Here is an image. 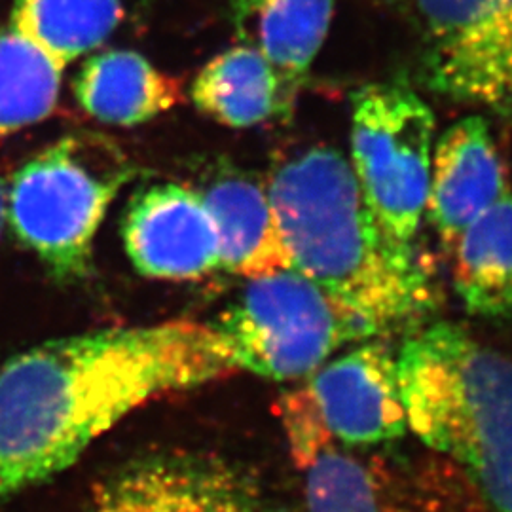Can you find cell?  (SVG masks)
I'll return each instance as SVG.
<instances>
[{
    "mask_svg": "<svg viewBox=\"0 0 512 512\" xmlns=\"http://www.w3.org/2000/svg\"><path fill=\"white\" fill-rule=\"evenodd\" d=\"M192 101L205 116L228 128L285 120L274 69L264 55L241 42L203 67L192 84Z\"/></svg>",
    "mask_w": 512,
    "mask_h": 512,
    "instance_id": "16",
    "label": "cell"
},
{
    "mask_svg": "<svg viewBox=\"0 0 512 512\" xmlns=\"http://www.w3.org/2000/svg\"><path fill=\"white\" fill-rule=\"evenodd\" d=\"M511 188L490 126L467 116L446 129L433 147L425 217L444 249Z\"/></svg>",
    "mask_w": 512,
    "mask_h": 512,
    "instance_id": "11",
    "label": "cell"
},
{
    "mask_svg": "<svg viewBox=\"0 0 512 512\" xmlns=\"http://www.w3.org/2000/svg\"><path fill=\"white\" fill-rule=\"evenodd\" d=\"M238 372L213 325L95 330L0 366V501L38 486L139 406Z\"/></svg>",
    "mask_w": 512,
    "mask_h": 512,
    "instance_id": "1",
    "label": "cell"
},
{
    "mask_svg": "<svg viewBox=\"0 0 512 512\" xmlns=\"http://www.w3.org/2000/svg\"><path fill=\"white\" fill-rule=\"evenodd\" d=\"M336 0H234L239 42L255 48L274 69L285 120L293 116L311 65L329 35Z\"/></svg>",
    "mask_w": 512,
    "mask_h": 512,
    "instance_id": "13",
    "label": "cell"
},
{
    "mask_svg": "<svg viewBox=\"0 0 512 512\" xmlns=\"http://www.w3.org/2000/svg\"><path fill=\"white\" fill-rule=\"evenodd\" d=\"M349 165L368 211L393 238L414 243L425 217L435 114L406 82L351 95Z\"/></svg>",
    "mask_w": 512,
    "mask_h": 512,
    "instance_id": "6",
    "label": "cell"
},
{
    "mask_svg": "<svg viewBox=\"0 0 512 512\" xmlns=\"http://www.w3.org/2000/svg\"><path fill=\"white\" fill-rule=\"evenodd\" d=\"M61 74L55 61L14 29H0V137L52 114Z\"/></svg>",
    "mask_w": 512,
    "mask_h": 512,
    "instance_id": "18",
    "label": "cell"
},
{
    "mask_svg": "<svg viewBox=\"0 0 512 512\" xmlns=\"http://www.w3.org/2000/svg\"><path fill=\"white\" fill-rule=\"evenodd\" d=\"M213 327L238 370L270 380L308 378L334 351L376 336L294 268L249 279Z\"/></svg>",
    "mask_w": 512,
    "mask_h": 512,
    "instance_id": "5",
    "label": "cell"
},
{
    "mask_svg": "<svg viewBox=\"0 0 512 512\" xmlns=\"http://www.w3.org/2000/svg\"><path fill=\"white\" fill-rule=\"evenodd\" d=\"M437 92L512 120V0H414Z\"/></svg>",
    "mask_w": 512,
    "mask_h": 512,
    "instance_id": "7",
    "label": "cell"
},
{
    "mask_svg": "<svg viewBox=\"0 0 512 512\" xmlns=\"http://www.w3.org/2000/svg\"><path fill=\"white\" fill-rule=\"evenodd\" d=\"M219 241L220 268L255 279L291 268L266 184L220 167L200 190Z\"/></svg>",
    "mask_w": 512,
    "mask_h": 512,
    "instance_id": "12",
    "label": "cell"
},
{
    "mask_svg": "<svg viewBox=\"0 0 512 512\" xmlns=\"http://www.w3.org/2000/svg\"><path fill=\"white\" fill-rule=\"evenodd\" d=\"M279 416L289 439L291 454L300 471L310 467L327 448L334 446V439L306 385L281 395Z\"/></svg>",
    "mask_w": 512,
    "mask_h": 512,
    "instance_id": "20",
    "label": "cell"
},
{
    "mask_svg": "<svg viewBox=\"0 0 512 512\" xmlns=\"http://www.w3.org/2000/svg\"><path fill=\"white\" fill-rule=\"evenodd\" d=\"M452 283L463 308L482 319L512 315V188L456 239Z\"/></svg>",
    "mask_w": 512,
    "mask_h": 512,
    "instance_id": "15",
    "label": "cell"
},
{
    "mask_svg": "<svg viewBox=\"0 0 512 512\" xmlns=\"http://www.w3.org/2000/svg\"><path fill=\"white\" fill-rule=\"evenodd\" d=\"M74 95L95 120L131 128L173 109L183 99V88L147 57L109 50L82 65L74 78Z\"/></svg>",
    "mask_w": 512,
    "mask_h": 512,
    "instance_id": "14",
    "label": "cell"
},
{
    "mask_svg": "<svg viewBox=\"0 0 512 512\" xmlns=\"http://www.w3.org/2000/svg\"><path fill=\"white\" fill-rule=\"evenodd\" d=\"M8 219V184L0 177V236Z\"/></svg>",
    "mask_w": 512,
    "mask_h": 512,
    "instance_id": "21",
    "label": "cell"
},
{
    "mask_svg": "<svg viewBox=\"0 0 512 512\" xmlns=\"http://www.w3.org/2000/svg\"><path fill=\"white\" fill-rule=\"evenodd\" d=\"M122 238L139 274L164 281H194L220 268L213 219L198 190L177 183L150 184L129 202Z\"/></svg>",
    "mask_w": 512,
    "mask_h": 512,
    "instance_id": "10",
    "label": "cell"
},
{
    "mask_svg": "<svg viewBox=\"0 0 512 512\" xmlns=\"http://www.w3.org/2000/svg\"><path fill=\"white\" fill-rule=\"evenodd\" d=\"M131 177L133 165L114 141L86 131L65 135L14 175L12 228L57 281H78L90 272L110 203Z\"/></svg>",
    "mask_w": 512,
    "mask_h": 512,
    "instance_id": "4",
    "label": "cell"
},
{
    "mask_svg": "<svg viewBox=\"0 0 512 512\" xmlns=\"http://www.w3.org/2000/svg\"><path fill=\"white\" fill-rule=\"evenodd\" d=\"M308 512H384L372 476L334 446L304 469Z\"/></svg>",
    "mask_w": 512,
    "mask_h": 512,
    "instance_id": "19",
    "label": "cell"
},
{
    "mask_svg": "<svg viewBox=\"0 0 512 512\" xmlns=\"http://www.w3.org/2000/svg\"><path fill=\"white\" fill-rule=\"evenodd\" d=\"M88 512H274L262 486L230 459L158 452L131 459L95 490Z\"/></svg>",
    "mask_w": 512,
    "mask_h": 512,
    "instance_id": "8",
    "label": "cell"
},
{
    "mask_svg": "<svg viewBox=\"0 0 512 512\" xmlns=\"http://www.w3.org/2000/svg\"><path fill=\"white\" fill-rule=\"evenodd\" d=\"M408 429L454 459L492 512H512V357L452 323L397 353Z\"/></svg>",
    "mask_w": 512,
    "mask_h": 512,
    "instance_id": "3",
    "label": "cell"
},
{
    "mask_svg": "<svg viewBox=\"0 0 512 512\" xmlns=\"http://www.w3.org/2000/svg\"><path fill=\"white\" fill-rule=\"evenodd\" d=\"M124 16V0H14L12 23L61 69L101 46Z\"/></svg>",
    "mask_w": 512,
    "mask_h": 512,
    "instance_id": "17",
    "label": "cell"
},
{
    "mask_svg": "<svg viewBox=\"0 0 512 512\" xmlns=\"http://www.w3.org/2000/svg\"><path fill=\"white\" fill-rule=\"evenodd\" d=\"M306 387L332 439L370 446L408 431L397 355L368 338L308 376Z\"/></svg>",
    "mask_w": 512,
    "mask_h": 512,
    "instance_id": "9",
    "label": "cell"
},
{
    "mask_svg": "<svg viewBox=\"0 0 512 512\" xmlns=\"http://www.w3.org/2000/svg\"><path fill=\"white\" fill-rule=\"evenodd\" d=\"M266 188L291 268L376 336L433 306L414 243L393 238L374 219L338 148L298 150L275 165Z\"/></svg>",
    "mask_w": 512,
    "mask_h": 512,
    "instance_id": "2",
    "label": "cell"
}]
</instances>
